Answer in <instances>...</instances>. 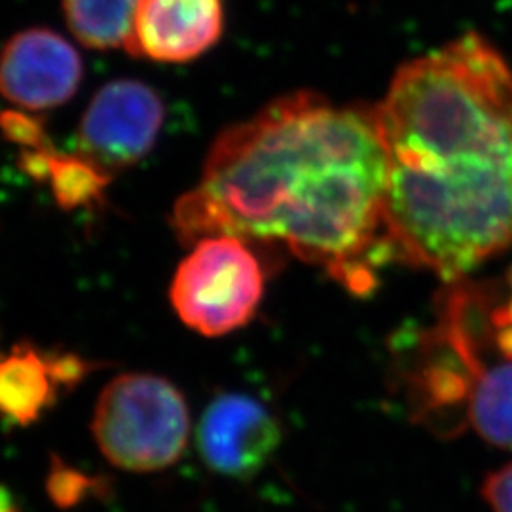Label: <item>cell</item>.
<instances>
[{
	"label": "cell",
	"instance_id": "6da1fadb",
	"mask_svg": "<svg viewBox=\"0 0 512 512\" xmlns=\"http://www.w3.org/2000/svg\"><path fill=\"white\" fill-rule=\"evenodd\" d=\"M385 183L374 109L294 93L220 133L173 228L192 245L222 234L281 243L361 293L393 258Z\"/></svg>",
	"mask_w": 512,
	"mask_h": 512
},
{
	"label": "cell",
	"instance_id": "7a4b0ae2",
	"mask_svg": "<svg viewBox=\"0 0 512 512\" xmlns=\"http://www.w3.org/2000/svg\"><path fill=\"white\" fill-rule=\"evenodd\" d=\"M395 258L444 281L512 245V71L476 35L397 73L374 109Z\"/></svg>",
	"mask_w": 512,
	"mask_h": 512
},
{
	"label": "cell",
	"instance_id": "3957f363",
	"mask_svg": "<svg viewBox=\"0 0 512 512\" xmlns=\"http://www.w3.org/2000/svg\"><path fill=\"white\" fill-rule=\"evenodd\" d=\"M92 429L101 454L114 467L154 473L183 458L190 412L183 393L169 380L131 372L101 391Z\"/></svg>",
	"mask_w": 512,
	"mask_h": 512
},
{
	"label": "cell",
	"instance_id": "277c9868",
	"mask_svg": "<svg viewBox=\"0 0 512 512\" xmlns=\"http://www.w3.org/2000/svg\"><path fill=\"white\" fill-rule=\"evenodd\" d=\"M169 294L188 329L217 338L253 319L264 296V270L245 239L209 236L179 264Z\"/></svg>",
	"mask_w": 512,
	"mask_h": 512
},
{
	"label": "cell",
	"instance_id": "5b68a950",
	"mask_svg": "<svg viewBox=\"0 0 512 512\" xmlns=\"http://www.w3.org/2000/svg\"><path fill=\"white\" fill-rule=\"evenodd\" d=\"M160 95L139 80L103 86L82 116L78 156L110 177L139 164L156 145L164 124Z\"/></svg>",
	"mask_w": 512,
	"mask_h": 512
},
{
	"label": "cell",
	"instance_id": "8992f818",
	"mask_svg": "<svg viewBox=\"0 0 512 512\" xmlns=\"http://www.w3.org/2000/svg\"><path fill=\"white\" fill-rule=\"evenodd\" d=\"M82 73V59L65 38L50 29H27L0 54V95L23 109H55L73 97Z\"/></svg>",
	"mask_w": 512,
	"mask_h": 512
},
{
	"label": "cell",
	"instance_id": "52a82bcc",
	"mask_svg": "<svg viewBox=\"0 0 512 512\" xmlns=\"http://www.w3.org/2000/svg\"><path fill=\"white\" fill-rule=\"evenodd\" d=\"M281 427L274 412L251 395L224 393L207 406L198 444L215 473L249 478L262 471L279 446Z\"/></svg>",
	"mask_w": 512,
	"mask_h": 512
},
{
	"label": "cell",
	"instance_id": "ba28073f",
	"mask_svg": "<svg viewBox=\"0 0 512 512\" xmlns=\"http://www.w3.org/2000/svg\"><path fill=\"white\" fill-rule=\"evenodd\" d=\"M222 0H141L129 54L160 63H184L219 42Z\"/></svg>",
	"mask_w": 512,
	"mask_h": 512
},
{
	"label": "cell",
	"instance_id": "9c48e42d",
	"mask_svg": "<svg viewBox=\"0 0 512 512\" xmlns=\"http://www.w3.org/2000/svg\"><path fill=\"white\" fill-rule=\"evenodd\" d=\"M86 363L73 355L18 348L0 357V414L29 425L55 401L57 387L82 378Z\"/></svg>",
	"mask_w": 512,
	"mask_h": 512
},
{
	"label": "cell",
	"instance_id": "30bf717a",
	"mask_svg": "<svg viewBox=\"0 0 512 512\" xmlns=\"http://www.w3.org/2000/svg\"><path fill=\"white\" fill-rule=\"evenodd\" d=\"M141 0H63L69 29L93 50L126 48Z\"/></svg>",
	"mask_w": 512,
	"mask_h": 512
},
{
	"label": "cell",
	"instance_id": "8fae6325",
	"mask_svg": "<svg viewBox=\"0 0 512 512\" xmlns=\"http://www.w3.org/2000/svg\"><path fill=\"white\" fill-rule=\"evenodd\" d=\"M467 425L490 444L512 450V359L501 355L471 395Z\"/></svg>",
	"mask_w": 512,
	"mask_h": 512
},
{
	"label": "cell",
	"instance_id": "7c38bea8",
	"mask_svg": "<svg viewBox=\"0 0 512 512\" xmlns=\"http://www.w3.org/2000/svg\"><path fill=\"white\" fill-rule=\"evenodd\" d=\"M490 330L494 336L495 348L501 355L512 359V266L507 277V291L503 298L492 293L490 304Z\"/></svg>",
	"mask_w": 512,
	"mask_h": 512
},
{
	"label": "cell",
	"instance_id": "4fadbf2b",
	"mask_svg": "<svg viewBox=\"0 0 512 512\" xmlns=\"http://www.w3.org/2000/svg\"><path fill=\"white\" fill-rule=\"evenodd\" d=\"M482 494L492 511L512 512V461L486 478Z\"/></svg>",
	"mask_w": 512,
	"mask_h": 512
},
{
	"label": "cell",
	"instance_id": "5bb4252c",
	"mask_svg": "<svg viewBox=\"0 0 512 512\" xmlns=\"http://www.w3.org/2000/svg\"><path fill=\"white\" fill-rule=\"evenodd\" d=\"M0 512H18L16 507H14V503H12V499L8 497L6 490H2V488H0Z\"/></svg>",
	"mask_w": 512,
	"mask_h": 512
}]
</instances>
